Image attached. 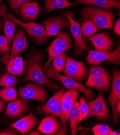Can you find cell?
Masks as SVG:
<instances>
[{
	"mask_svg": "<svg viewBox=\"0 0 120 135\" xmlns=\"http://www.w3.org/2000/svg\"><path fill=\"white\" fill-rule=\"evenodd\" d=\"M44 56V53L41 51L33 52L28 56L25 62L24 80L45 86L50 89H58V85L49 79L42 70V64Z\"/></svg>",
	"mask_w": 120,
	"mask_h": 135,
	"instance_id": "6da1fadb",
	"label": "cell"
},
{
	"mask_svg": "<svg viewBox=\"0 0 120 135\" xmlns=\"http://www.w3.org/2000/svg\"><path fill=\"white\" fill-rule=\"evenodd\" d=\"M115 18L112 11L95 6L86 7L81 11V21L90 20L100 29H113Z\"/></svg>",
	"mask_w": 120,
	"mask_h": 135,
	"instance_id": "7a4b0ae2",
	"label": "cell"
},
{
	"mask_svg": "<svg viewBox=\"0 0 120 135\" xmlns=\"http://www.w3.org/2000/svg\"><path fill=\"white\" fill-rule=\"evenodd\" d=\"M45 75L49 79L60 81L66 88L75 89L83 91L88 100H92L94 98V93L93 90L79 83L71 77L60 74L55 70L51 65L49 64L45 69Z\"/></svg>",
	"mask_w": 120,
	"mask_h": 135,
	"instance_id": "3957f363",
	"label": "cell"
},
{
	"mask_svg": "<svg viewBox=\"0 0 120 135\" xmlns=\"http://www.w3.org/2000/svg\"><path fill=\"white\" fill-rule=\"evenodd\" d=\"M65 92V90L61 88L47 101L45 105L38 107L37 109L40 114H52L58 117L61 120L63 127L66 129L68 120L65 116L61 105V98Z\"/></svg>",
	"mask_w": 120,
	"mask_h": 135,
	"instance_id": "277c9868",
	"label": "cell"
},
{
	"mask_svg": "<svg viewBox=\"0 0 120 135\" xmlns=\"http://www.w3.org/2000/svg\"><path fill=\"white\" fill-rule=\"evenodd\" d=\"M72 45L71 36L68 32L64 30H61L58 35V37L53 40L47 49L49 59L45 64V69L56 57L70 49Z\"/></svg>",
	"mask_w": 120,
	"mask_h": 135,
	"instance_id": "5b68a950",
	"label": "cell"
},
{
	"mask_svg": "<svg viewBox=\"0 0 120 135\" xmlns=\"http://www.w3.org/2000/svg\"><path fill=\"white\" fill-rule=\"evenodd\" d=\"M64 15L69 22L71 32L74 37V52L77 54L82 55L88 50V44L86 40L83 37L81 25L74 20V13L73 12H66L64 13Z\"/></svg>",
	"mask_w": 120,
	"mask_h": 135,
	"instance_id": "8992f818",
	"label": "cell"
},
{
	"mask_svg": "<svg viewBox=\"0 0 120 135\" xmlns=\"http://www.w3.org/2000/svg\"><path fill=\"white\" fill-rule=\"evenodd\" d=\"M7 17L9 20L23 28L27 32L28 35L32 37L37 43L39 44L44 43L49 38V36L46 35L45 29L42 25L33 22H22L17 19L11 13L8 12H7Z\"/></svg>",
	"mask_w": 120,
	"mask_h": 135,
	"instance_id": "52a82bcc",
	"label": "cell"
},
{
	"mask_svg": "<svg viewBox=\"0 0 120 135\" xmlns=\"http://www.w3.org/2000/svg\"><path fill=\"white\" fill-rule=\"evenodd\" d=\"M86 60L92 65H98L104 61H108L114 64L119 65L120 62V45L113 51L105 52L98 50L89 51Z\"/></svg>",
	"mask_w": 120,
	"mask_h": 135,
	"instance_id": "ba28073f",
	"label": "cell"
},
{
	"mask_svg": "<svg viewBox=\"0 0 120 135\" xmlns=\"http://www.w3.org/2000/svg\"><path fill=\"white\" fill-rule=\"evenodd\" d=\"M64 74L78 82L84 80L88 74V70L83 62L75 60L68 57L64 67Z\"/></svg>",
	"mask_w": 120,
	"mask_h": 135,
	"instance_id": "9c48e42d",
	"label": "cell"
},
{
	"mask_svg": "<svg viewBox=\"0 0 120 135\" xmlns=\"http://www.w3.org/2000/svg\"><path fill=\"white\" fill-rule=\"evenodd\" d=\"M20 96L25 99H31L43 103L47 98L45 88L33 83H29L19 89Z\"/></svg>",
	"mask_w": 120,
	"mask_h": 135,
	"instance_id": "30bf717a",
	"label": "cell"
},
{
	"mask_svg": "<svg viewBox=\"0 0 120 135\" xmlns=\"http://www.w3.org/2000/svg\"><path fill=\"white\" fill-rule=\"evenodd\" d=\"M88 117L95 116L100 120H107L110 117V113L107 106L102 93H100L94 100L88 103Z\"/></svg>",
	"mask_w": 120,
	"mask_h": 135,
	"instance_id": "8fae6325",
	"label": "cell"
},
{
	"mask_svg": "<svg viewBox=\"0 0 120 135\" xmlns=\"http://www.w3.org/2000/svg\"><path fill=\"white\" fill-rule=\"evenodd\" d=\"M47 36H58L63 28H70V24L66 18L61 16L50 17L42 23Z\"/></svg>",
	"mask_w": 120,
	"mask_h": 135,
	"instance_id": "7c38bea8",
	"label": "cell"
},
{
	"mask_svg": "<svg viewBox=\"0 0 120 135\" xmlns=\"http://www.w3.org/2000/svg\"><path fill=\"white\" fill-rule=\"evenodd\" d=\"M120 101V73L118 70H115L113 73V80L112 91L109 97V102L113 114V120L115 123L117 122V113L116 105Z\"/></svg>",
	"mask_w": 120,
	"mask_h": 135,
	"instance_id": "4fadbf2b",
	"label": "cell"
},
{
	"mask_svg": "<svg viewBox=\"0 0 120 135\" xmlns=\"http://www.w3.org/2000/svg\"><path fill=\"white\" fill-rule=\"evenodd\" d=\"M12 39L9 60L17 56L21 52L25 50L28 46L27 38L25 32L21 29L16 31Z\"/></svg>",
	"mask_w": 120,
	"mask_h": 135,
	"instance_id": "5bb4252c",
	"label": "cell"
},
{
	"mask_svg": "<svg viewBox=\"0 0 120 135\" xmlns=\"http://www.w3.org/2000/svg\"><path fill=\"white\" fill-rule=\"evenodd\" d=\"M87 39L92 43L96 50L111 52L113 48V40L107 33H95Z\"/></svg>",
	"mask_w": 120,
	"mask_h": 135,
	"instance_id": "9a60e30c",
	"label": "cell"
},
{
	"mask_svg": "<svg viewBox=\"0 0 120 135\" xmlns=\"http://www.w3.org/2000/svg\"><path fill=\"white\" fill-rule=\"evenodd\" d=\"M38 123V119L32 112H31L27 116L21 118L10 126L22 134H26L34 128Z\"/></svg>",
	"mask_w": 120,
	"mask_h": 135,
	"instance_id": "2e32d148",
	"label": "cell"
},
{
	"mask_svg": "<svg viewBox=\"0 0 120 135\" xmlns=\"http://www.w3.org/2000/svg\"><path fill=\"white\" fill-rule=\"evenodd\" d=\"M29 103L25 99L12 101L7 106L6 115L12 118H17L25 114L28 109Z\"/></svg>",
	"mask_w": 120,
	"mask_h": 135,
	"instance_id": "e0dca14e",
	"label": "cell"
},
{
	"mask_svg": "<svg viewBox=\"0 0 120 135\" xmlns=\"http://www.w3.org/2000/svg\"><path fill=\"white\" fill-rule=\"evenodd\" d=\"M7 7L4 4L0 6V16H1L4 20V32L9 44V54L11 42L14 36L16 24L9 20L7 17Z\"/></svg>",
	"mask_w": 120,
	"mask_h": 135,
	"instance_id": "ac0fdd59",
	"label": "cell"
},
{
	"mask_svg": "<svg viewBox=\"0 0 120 135\" xmlns=\"http://www.w3.org/2000/svg\"><path fill=\"white\" fill-rule=\"evenodd\" d=\"M61 124L57 118L53 116H48L44 118L39 124L37 130L45 134H53L60 128Z\"/></svg>",
	"mask_w": 120,
	"mask_h": 135,
	"instance_id": "d6986e66",
	"label": "cell"
},
{
	"mask_svg": "<svg viewBox=\"0 0 120 135\" xmlns=\"http://www.w3.org/2000/svg\"><path fill=\"white\" fill-rule=\"evenodd\" d=\"M40 5L36 1H30L22 4L19 11L24 21L34 20L38 16L40 11Z\"/></svg>",
	"mask_w": 120,
	"mask_h": 135,
	"instance_id": "ffe728a7",
	"label": "cell"
},
{
	"mask_svg": "<svg viewBox=\"0 0 120 135\" xmlns=\"http://www.w3.org/2000/svg\"><path fill=\"white\" fill-rule=\"evenodd\" d=\"M80 90L75 89H71L65 91L61 98V105L65 116L69 120L68 114L71 107L76 102L79 95Z\"/></svg>",
	"mask_w": 120,
	"mask_h": 135,
	"instance_id": "44dd1931",
	"label": "cell"
},
{
	"mask_svg": "<svg viewBox=\"0 0 120 135\" xmlns=\"http://www.w3.org/2000/svg\"><path fill=\"white\" fill-rule=\"evenodd\" d=\"M76 2L86 5L98 6L105 10H109L112 8L120 9L119 0H77Z\"/></svg>",
	"mask_w": 120,
	"mask_h": 135,
	"instance_id": "7402d4cb",
	"label": "cell"
},
{
	"mask_svg": "<svg viewBox=\"0 0 120 135\" xmlns=\"http://www.w3.org/2000/svg\"><path fill=\"white\" fill-rule=\"evenodd\" d=\"M24 69V63L21 56L18 55L10 59L7 63V72L14 75H21Z\"/></svg>",
	"mask_w": 120,
	"mask_h": 135,
	"instance_id": "603a6c76",
	"label": "cell"
},
{
	"mask_svg": "<svg viewBox=\"0 0 120 135\" xmlns=\"http://www.w3.org/2000/svg\"><path fill=\"white\" fill-rule=\"evenodd\" d=\"M76 6L69 0H45L44 12Z\"/></svg>",
	"mask_w": 120,
	"mask_h": 135,
	"instance_id": "cb8c5ba5",
	"label": "cell"
},
{
	"mask_svg": "<svg viewBox=\"0 0 120 135\" xmlns=\"http://www.w3.org/2000/svg\"><path fill=\"white\" fill-rule=\"evenodd\" d=\"M110 76L100 77L87 80L86 85L88 87H94L98 90L109 91L110 89Z\"/></svg>",
	"mask_w": 120,
	"mask_h": 135,
	"instance_id": "d4e9b609",
	"label": "cell"
},
{
	"mask_svg": "<svg viewBox=\"0 0 120 135\" xmlns=\"http://www.w3.org/2000/svg\"><path fill=\"white\" fill-rule=\"evenodd\" d=\"M69 119L70 120V126L72 134H76L78 130L77 124L79 123V102H76L75 104L71 107L69 114Z\"/></svg>",
	"mask_w": 120,
	"mask_h": 135,
	"instance_id": "484cf974",
	"label": "cell"
},
{
	"mask_svg": "<svg viewBox=\"0 0 120 135\" xmlns=\"http://www.w3.org/2000/svg\"><path fill=\"white\" fill-rule=\"evenodd\" d=\"M87 130L91 131L95 135H119V132L112 130L108 125L97 124Z\"/></svg>",
	"mask_w": 120,
	"mask_h": 135,
	"instance_id": "4316f807",
	"label": "cell"
},
{
	"mask_svg": "<svg viewBox=\"0 0 120 135\" xmlns=\"http://www.w3.org/2000/svg\"><path fill=\"white\" fill-rule=\"evenodd\" d=\"M81 29L83 36L86 38L92 37L98 31V28L90 20L84 21L81 24Z\"/></svg>",
	"mask_w": 120,
	"mask_h": 135,
	"instance_id": "83f0119b",
	"label": "cell"
},
{
	"mask_svg": "<svg viewBox=\"0 0 120 135\" xmlns=\"http://www.w3.org/2000/svg\"><path fill=\"white\" fill-rule=\"evenodd\" d=\"M68 58L67 53L65 52L56 57L53 59V69L58 73L61 72L64 69V67Z\"/></svg>",
	"mask_w": 120,
	"mask_h": 135,
	"instance_id": "f1b7e54d",
	"label": "cell"
},
{
	"mask_svg": "<svg viewBox=\"0 0 120 135\" xmlns=\"http://www.w3.org/2000/svg\"><path fill=\"white\" fill-rule=\"evenodd\" d=\"M90 73L87 80H91L94 78H100V77H109L110 75L109 73L103 67H89Z\"/></svg>",
	"mask_w": 120,
	"mask_h": 135,
	"instance_id": "f546056e",
	"label": "cell"
},
{
	"mask_svg": "<svg viewBox=\"0 0 120 135\" xmlns=\"http://www.w3.org/2000/svg\"><path fill=\"white\" fill-rule=\"evenodd\" d=\"M0 97L3 100L12 101L16 99L17 93L15 87H5L0 90Z\"/></svg>",
	"mask_w": 120,
	"mask_h": 135,
	"instance_id": "4dcf8cb0",
	"label": "cell"
},
{
	"mask_svg": "<svg viewBox=\"0 0 120 135\" xmlns=\"http://www.w3.org/2000/svg\"><path fill=\"white\" fill-rule=\"evenodd\" d=\"M17 83V78L13 75L5 74L0 78V87H15Z\"/></svg>",
	"mask_w": 120,
	"mask_h": 135,
	"instance_id": "1f68e13d",
	"label": "cell"
},
{
	"mask_svg": "<svg viewBox=\"0 0 120 135\" xmlns=\"http://www.w3.org/2000/svg\"><path fill=\"white\" fill-rule=\"evenodd\" d=\"M79 123L81 122L84 119L88 117L89 114V107L84 98L81 97L79 99Z\"/></svg>",
	"mask_w": 120,
	"mask_h": 135,
	"instance_id": "d6a6232c",
	"label": "cell"
},
{
	"mask_svg": "<svg viewBox=\"0 0 120 135\" xmlns=\"http://www.w3.org/2000/svg\"><path fill=\"white\" fill-rule=\"evenodd\" d=\"M0 51L3 53H6L2 58V62L4 64L7 63L9 58V44L6 37L2 35H0Z\"/></svg>",
	"mask_w": 120,
	"mask_h": 135,
	"instance_id": "836d02e7",
	"label": "cell"
},
{
	"mask_svg": "<svg viewBox=\"0 0 120 135\" xmlns=\"http://www.w3.org/2000/svg\"><path fill=\"white\" fill-rule=\"evenodd\" d=\"M31 1L32 0H8V2L12 10L16 13H18L20 7L22 4Z\"/></svg>",
	"mask_w": 120,
	"mask_h": 135,
	"instance_id": "e575fe53",
	"label": "cell"
},
{
	"mask_svg": "<svg viewBox=\"0 0 120 135\" xmlns=\"http://www.w3.org/2000/svg\"><path fill=\"white\" fill-rule=\"evenodd\" d=\"M18 134L17 130L14 128H8L2 130H0V135H17Z\"/></svg>",
	"mask_w": 120,
	"mask_h": 135,
	"instance_id": "d590c367",
	"label": "cell"
},
{
	"mask_svg": "<svg viewBox=\"0 0 120 135\" xmlns=\"http://www.w3.org/2000/svg\"><path fill=\"white\" fill-rule=\"evenodd\" d=\"M114 32L118 36L120 35V20L118 19L115 22L114 26Z\"/></svg>",
	"mask_w": 120,
	"mask_h": 135,
	"instance_id": "8d00e7d4",
	"label": "cell"
},
{
	"mask_svg": "<svg viewBox=\"0 0 120 135\" xmlns=\"http://www.w3.org/2000/svg\"><path fill=\"white\" fill-rule=\"evenodd\" d=\"M66 133V129L63 126L60 127V128L59 129V130L56 132V134H65Z\"/></svg>",
	"mask_w": 120,
	"mask_h": 135,
	"instance_id": "74e56055",
	"label": "cell"
},
{
	"mask_svg": "<svg viewBox=\"0 0 120 135\" xmlns=\"http://www.w3.org/2000/svg\"><path fill=\"white\" fill-rule=\"evenodd\" d=\"M6 103L1 99H0V113L2 112L4 108H5V107H6Z\"/></svg>",
	"mask_w": 120,
	"mask_h": 135,
	"instance_id": "f35d334b",
	"label": "cell"
},
{
	"mask_svg": "<svg viewBox=\"0 0 120 135\" xmlns=\"http://www.w3.org/2000/svg\"><path fill=\"white\" fill-rule=\"evenodd\" d=\"M41 132H40L38 130H33L32 132L29 133V135H41Z\"/></svg>",
	"mask_w": 120,
	"mask_h": 135,
	"instance_id": "ab89813d",
	"label": "cell"
},
{
	"mask_svg": "<svg viewBox=\"0 0 120 135\" xmlns=\"http://www.w3.org/2000/svg\"><path fill=\"white\" fill-rule=\"evenodd\" d=\"M116 112L118 115H119L120 114V102L119 101L116 105Z\"/></svg>",
	"mask_w": 120,
	"mask_h": 135,
	"instance_id": "60d3db41",
	"label": "cell"
},
{
	"mask_svg": "<svg viewBox=\"0 0 120 135\" xmlns=\"http://www.w3.org/2000/svg\"><path fill=\"white\" fill-rule=\"evenodd\" d=\"M3 26V20L1 18H0V30H2Z\"/></svg>",
	"mask_w": 120,
	"mask_h": 135,
	"instance_id": "b9f144b4",
	"label": "cell"
},
{
	"mask_svg": "<svg viewBox=\"0 0 120 135\" xmlns=\"http://www.w3.org/2000/svg\"><path fill=\"white\" fill-rule=\"evenodd\" d=\"M1 52H1V51H0V57H1Z\"/></svg>",
	"mask_w": 120,
	"mask_h": 135,
	"instance_id": "7bdbcfd3",
	"label": "cell"
},
{
	"mask_svg": "<svg viewBox=\"0 0 120 135\" xmlns=\"http://www.w3.org/2000/svg\"><path fill=\"white\" fill-rule=\"evenodd\" d=\"M2 1V0H0V2H1V1Z\"/></svg>",
	"mask_w": 120,
	"mask_h": 135,
	"instance_id": "ee69618b",
	"label": "cell"
},
{
	"mask_svg": "<svg viewBox=\"0 0 120 135\" xmlns=\"http://www.w3.org/2000/svg\"><path fill=\"white\" fill-rule=\"evenodd\" d=\"M0 122H1V121H0Z\"/></svg>",
	"mask_w": 120,
	"mask_h": 135,
	"instance_id": "f6af8a7d",
	"label": "cell"
}]
</instances>
